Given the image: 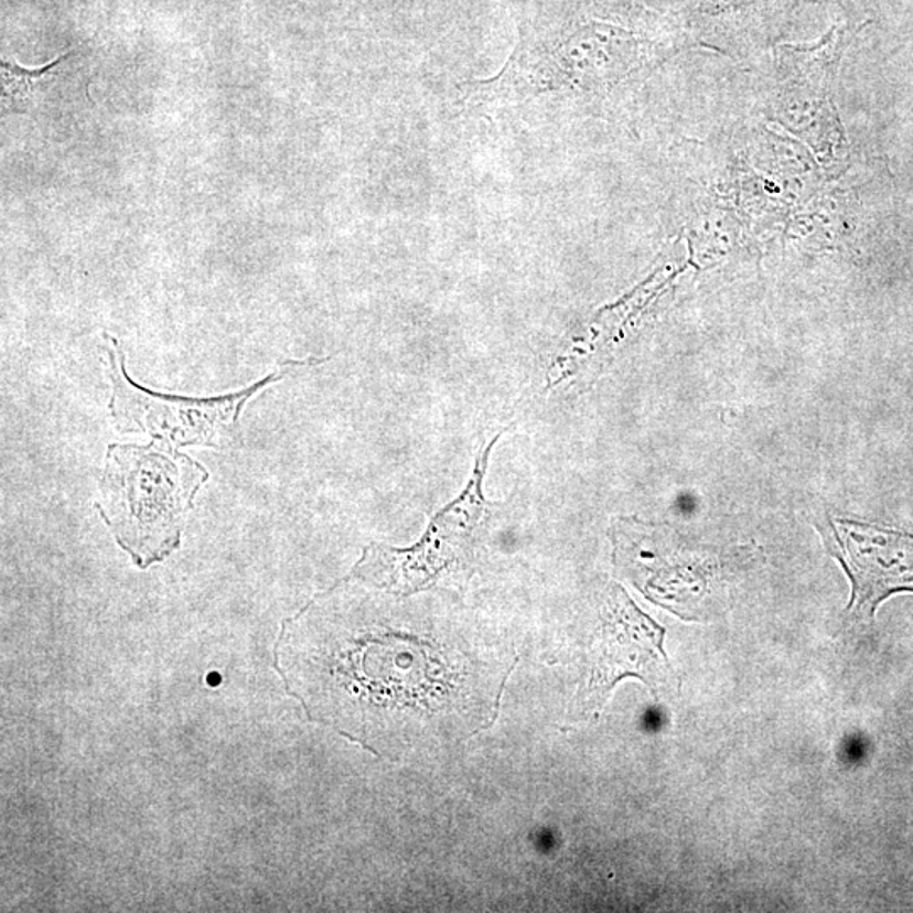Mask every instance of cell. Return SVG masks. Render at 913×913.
<instances>
[{
	"mask_svg": "<svg viewBox=\"0 0 913 913\" xmlns=\"http://www.w3.org/2000/svg\"><path fill=\"white\" fill-rule=\"evenodd\" d=\"M208 477L200 462L164 440L110 443L95 507L117 545L148 569L182 545L186 515Z\"/></svg>",
	"mask_w": 913,
	"mask_h": 913,
	"instance_id": "1",
	"label": "cell"
},
{
	"mask_svg": "<svg viewBox=\"0 0 913 913\" xmlns=\"http://www.w3.org/2000/svg\"><path fill=\"white\" fill-rule=\"evenodd\" d=\"M500 436L494 437L475 459L474 471L461 496L431 518L427 531L410 548L370 544L354 569L339 582L361 580L389 594L411 595L433 588L443 576L468 562L475 529L490 513L482 484L486 477L491 452Z\"/></svg>",
	"mask_w": 913,
	"mask_h": 913,
	"instance_id": "3",
	"label": "cell"
},
{
	"mask_svg": "<svg viewBox=\"0 0 913 913\" xmlns=\"http://www.w3.org/2000/svg\"><path fill=\"white\" fill-rule=\"evenodd\" d=\"M106 373L110 380L109 411L120 433H149L173 445L224 447L239 430L240 413L253 396L283 379L294 367L312 361H288L258 383L215 398L161 395L127 376L119 341L106 334Z\"/></svg>",
	"mask_w": 913,
	"mask_h": 913,
	"instance_id": "2",
	"label": "cell"
},
{
	"mask_svg": "<svg viewBox=\"0 0 913 913\" xmlns=\"http://www.w3.org/2000/svg\"><path fill=\"white\" fill-rule=\"evenodd\" d=\"M827 551L851 579L848 611L871 621L878 605L896 592H913V537L845 519L816 525Z\"/></svg>",
	"mask_w": 913,
	"mask_h": 913,
	"instance_id": "5",
	"label": "cell"
},
{
	"mask_svg": "<svg viewBox=\"0 0 913 913\" xmlns=\"http://www.w3.org/2000/svg\"><path fill=\"white\" fill-rule=\"evenodd\" d=\"M72 55L73 51H68L41 68H24V66L2 60L0 68H2V107L4 110L25 112L33 104L34 97L47 87L50 82L55 80L60 75L58 68H62L63 63Z\"/></svg>",
	"mask_w": 913,
	"mask_h": 913,
	"instance_id": "6",
	"label": "cell"
},
{
	"mask_svg": "<svg viewBox=\"0 0 913 913\" xmlns=\"http://www.w3.org/2000/svg\"><path fill=\"white\" fill-rule=\"evenodd\" d=\"M665 630L643 614L620 586H611L594 643V664L586 689L576 699L582 715L601 712L617 681L640 678L656 699L677 690L675 672L664 652Z\"/></svg>",
	"mask_w": 913,
	"mask_h": 913,
	"instance_id": "4",
	"label": "cell"
}]
</instances>
